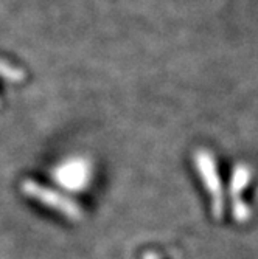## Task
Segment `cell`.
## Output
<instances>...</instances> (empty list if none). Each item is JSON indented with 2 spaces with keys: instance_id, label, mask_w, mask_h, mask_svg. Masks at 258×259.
I'll list each match as a JSON object with an SVG mask.
<instances>
[{
  "instance_id": "1",
  "label": "cell",
  "mask_w": 258,
  "mask_h": 259,
  "mask_svg": "<svg viewBox=\"0 0 258 259\" xmlns=\"http://www.w3.org/2000/svg\"><path fill=\"white\" fill-rule=\"evenodd\" d=\"M22 191L27 197L49 206L50 209H55L56 213L62 214L64 218L70 219L72 222H80L83 219V209L81 206L72 200L70 197L64 196L62 193L52 190L49 186H44L34 180H23L22 182Z\"/></svg>"
}]
</instances>
